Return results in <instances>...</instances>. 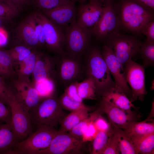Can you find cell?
Instances as JSON below:
<instances>
[{
	"label": "cell",
	"mask_w": 154,
	"mask_h": 154,
	"mask_svg": "<svg viewBox=\"0 0 154 154\" xmlns=\"http://www.w3.org/2000/svg\"><path fill=\"white\" fill-rule=\"evenodd\" d=\"M114 7L121 27L140 34L143 27L154 20V10L139 0H120Z\"/></svg>",
	"instance_id": "6da1fadb"
},
{
	"label": "cell",
	"mask_w": 154,
	"mask_h": 154,
	"mask_svg": "<svg viewBox=\"0 0 154 154\" xmlns=\"http://www.w3.org/2000/svg\"><path fill=\"white\" fill-rule=\"evenodd\" d=\"M86 78L89 76L94 80L96 92L101 93L115 82L112 79L106 63L98 47L90 45L83 56Z\"/></svg>",
	"instance_id": "7a4b0ae2"
},
{
	"label": "cell",
	"mask_w": 154,
	"mask_h": 154,
	"mask_svg": "<svg viewBox=\"0 0 154 154\" xmlns=\"http://www.w3.org/2000/svg\"><path fill=\"white\" fill-rule=\"evenodd\" d=\"M29 111L32 123L37 126L52 127L57 130L58 124L67 116L60 106L58 99L51 96L44 98Z\"/></svg>",
	"instance_id": "3957f363"
},
{
	"label": "cell",
	"mask_w": 154,
	"mask_h": 154,
	"mask_svg": "<svg viewBox=\"0 0 154 154\" xmlns=\"http://www.w3.org/2000/svg\"><path fill=\"white\" fill-rule=\"evenodd\" d=\"M8 96L11 114V123L21 141L33 133L32 123L28 110L19 98L14 89L8 87Z\"/></svg>",
	"instance_id": "277c9868"
},
{
	"label": "cell",
	"mask_w": 154,
	"mask_h": 154,
	"mask_svg": "<svg viewBox=\"0 0 154 154\" xmlns=\"http://www.w3.org/2000/svg\"><path fill=\"white\" fill-rule=\"evenodd\" d=\"M56 58V76L60 84L66 86L86 78L83 56L75 57L66 53Z\"/></svg>",
	"instance_id": "5b68a950"
},
{
	"label": "cell",
	"mask_w": 154,
	"mask_h": 154,
	"mask_svg": "<svg viewBox=\"0 0 154 154\" xmlns=\"http://www.w3.org/2000/svg\"><path fill=\"white\" fill-rule=\"evenodd\" d=\"M58 132V130L52 127L37 125L36 131L19 141L11 154H37L48 147Z\"/></svg>",
	"instance_id": "8992f818"
},
{
	"label": "cell",
	"mask_w": 154,
	"mask_h": 154,
	"mask_svg": "<svg viewBox=\"0 0 154 154\" xmlns=\"http://www.w3.org/2000/svg\"><path fill=\"white\" fill-rule=\"evenodd\" d=\"M64 50L70 55L82 57L90 45L92 29L79 27L76 20L71 23L65 29Z\"/></svg>",
	"instance_id": "52a82bcc"
},
{
	"label": "cell",
	"mask_w": 154,
	"mask_h": 154,
	"mask_svg": "<svg viewBox=\"0 0 154 154\" xmlns=\"http://www.w3.org/2000/svg\"><path fill=\"white\" fill-rule=\"evenodd\" d=\"M106 44L110 46L118 60L123 66L139 53L142 43L135 37L118 32L109 36Z\"/></svg>",
	"instance_id": "ba28073f"
},
{
	"label": "cell",
	"mask_w": 154,
	"mask_h": 154,
	"mask_svg": "<svg viewBox=\"0 0 154 154\" xmlns=\"http://www.w3.org/2000/svg\"><path fill=\"white\" fill-rule=\"evenodd\" d=\"M121 25L114 5L111 0L103 2V11L98 21L92 29L93 35L100 40H106L110 35L118 32Z\"/></svg>",
	"instance_id": "9c48e42d"
},
{
	"label": "cell",
	"mask_w": 154,
	"mask_h": 154,
	"mask_svg": "<svg viewBox=\"0 0 154 154\" xmlns=\"http://www.w3.org/2000/svg\"><path fill=\"white\" fill-rule=\"evenodd\" d=\"M84 143L82 139L76 138L68 132L58 131L48 147L37 154H82Z\"/></svg>",
	"instance_id": "30bf717a"
},
{
	"label": "cell",
	"mask_w": 154,
	"mask_h": 154,
	"mask_svg": "<svg viewBox=\"0 0 154 154\" xmlns=\"http://www.w3.org/2000/svg\"><path fill=\"white\" fill-rule=\"evenodd\" d=\"M42 25L45 44L51 50L60 55L65 53V36L64 31L50 20L41 11L33 14Z\"/></svg>",
	"instance_id": "8fae6325"
},
{
	"label": "cell",
	"mask_w": 154,
	"mask_h": 154,
	"mask_svg": "<svg viewBox=\"0 0 154 154\" xmlns=\"http://www.w3.org/2000/svg\"><path fill=\"white\" fill-rule=\"evenodd\" d=\"M126 81L131 88L132 96L134 100H143L147 94L145 84L144 67L131 60L124 65Z\"/></svg>",
	"instance_id": "7c38bea8"
},
{
	"label": "cell",
	"mask_w": 154,
	"mask_h": 154,
	"mask_svg": "<svg viewBox=\"0 0 154 154\" xmlns=\"http://www.w3.org/2000/svg\"><path fill=\"white\" fill-rule=\"evenodd\" d=\"M86 4H81L78 9L76 22L84 28L92 29L98 21L102 13V0H89Z\"/></svg>",
	"instance_id": "4fadbf2b"
},
{
	"label": "cell",
	"mask_w": 154,
	"mask_h": 154,
	"mask_svg": "<svg viewBox=\"0 0 154 154\" xmlns=\"http://www.w3.org/2000/svg\"><path fill=\"white\" fill-rule=\"evenodd\" d=\"M102 56L114 82L127 96H132L131 90L126 81L124 67L118 60L111 48L104 44L101 50Z\"/></svg>",
	"instance_id": "5bb4252c"
},
{
	"label": "cell",
	"mask_w": 154,
	"mask_h": 154,
	"mask_svg": "<svg viewBox=\"0 0 154 154\" xmlns=\"http://www.w3.org/2000/svg\"><path fill=\"white\" fill-rule=\"evenodd\" d=\"M76 1V0H72L69 3L50 10H41V11L64 31L71 23L76 20L77 11L75 4Z\"/></svg>",
	"instance_id": "9a60e30c"
},
{
	"label": "cell",
	"mask_w": 154,
	"mask_h": 154,
	"mask_svg": "<svg viewBox=\"0 0 154 154\" xmlns=\"http://www.w3.org/2000/svg\"><path fill=\"white\" fill-rule=\"evenodd\" d=\"M100 107L107 115L109 123L113 127L125 131L135 121L133 114H129L106 100L102 99Z\"/></svg>",
	"instance_id": "2e32d148"
},
{
	"label": "cell",
	"mask_w": 154,
	"mask_h": 154,
	"mask_svg": "<svg viewBox=\"0 0 154 154\" xmlns=\"http://www.w3.org/2000/svg\"><path fill=\"white\" fill-rule=\"evenodd\" d=\"M101 94L102 99L106 100L130 114H133L131 108L133 104L115 82L106 88Z\"/></svg>",
	"instance_id": "e0dca14e"
},
{
	"label": "cell",
	"mask_w": 154,
	"mask_h": 154,
	"mask_svg": "<svg viewBox=\"0 0 154 154\" xmlns=\"http://www.w3.org/2000/svg\"><path fill=\"white\" fill-rule=\"evenodd\" d=\"M26 80L20 81L15 86L17 96L28 110L37 106L42 99L35 87Z\"/></svg>",
	"instance_id": "ac0fdd59"
},
{
	"label": "cell",
	"mask_w": 154,
	"mask_h": 154,
	"mask_svg": "<svg viewBox=\"0 0 154 154\" xmlns=\"http://www.w3.org/2000/svg\"><path fill=\"white\" fill-rule=\"evenodd\" d=\"M11 123L0 122V154H11L20 141Z\"/></svg>",
	"instance_id": "d6986e66"
},
{
	"label": "cell",
	"mask_w": 154,
	"mask_h": 154,
	"mask_svg": "<svg viewBox=\"0 0 154 154\" xmlns=\"http://www.w3.org/2000/svg\"><path fill=\"white\" fill-rule=\"evenodd\" d=\"M56 60H52L47 56L41 54L39 56L36 62L33 73L36 82L42 81L47 78L52 79L51 75L56 76L54 66Z\"/></svg>",
	"instance_id": "ffe728a7"
},
{
	"label": "cell",
	"mask_w": 154,
	"mask_h": 154,
	"mask_svg": "<svg viewBox=\"0 0 154 154\" xmlns=\"http://www.w3.org/2000/svg\"><path fill=\"white\" fill-rule=\"evenodd\" d=\"M147 121L146 120L139 122L134 121L131 123L126 130L124 131L132 141L154 132V122Z\"/></svg>",
	"instance_id": "44dd1931"
},
{
	"label": "cell",
	"mask_w": 154,
	"mask_h": 154,
	"mask_svg": "<svg viewBox=\"0 0 154 154\" xmlns=\"http://www.w3.org/2000/svg\"><path fill=\"white\" fill-rule=\"evenodd\" d=\"M89 111L87 110L81 109L71 112L60 122L58 131L68 132L80 122L88 117Z\"/></svg>",
	"instance_id": "7402d4cb"
},
{
	"label": "cell",
	"mask_w": 154,
	"mask_h": 154,
	"mask_svg": "<svg viewBox=\"0 0 154 154\" xmlns=\"http://www.w3.org/2000/svg\"><path fill=\"white\" fill-rule=\"evenodd\" d=\"M16 36L21 41L30 46H34L40 43L35 30L25 21L17 27Z\"/></svg>",
	"instance_id": "603a6c76"
},
{
	"label": "cell",
	"mask_w": 154,
	"mask_h": 154,
	"mask_svg": "<svg viewBox=\"0 0 154 154\" xmlns=\"http://www.w3.org/2000/svg\"><path fill=\"white\" fill-rule=\"evenodd\" d=\"M113 128L117 135L120 153L122 154H138L133 143L124 131L119 128Z\"/></svg>",
	"instance_id": "cb8c5ba5"
},
{
	"label": "cell",
	"mask_w": 154,
	"mask_h": 154,
	"mask_svg": "<svg viewBox=\"0 0 154 154\" xmlns=\"http://www.w3.org/2000/svg\"><path fill=\"white\" fill-rule=\"evenodd\" d=\"M103 113L101 109L99 107L90 114L88 117L80 122L68 133L76 138L81 139L83 135L89 125L94 122L97 117Z\"/></svg>",
	"instance_id": "d4e9b609"
},
{
	"label": "cell",
	"mask_w": 154,
	"mask_h": 154,
	"mask_svg": "<svg viewBox=\"0 0 154 154\" xmlns=\"http://www.w3.org/2000/svg\"><path fill=\"white\" fill-rule=\"evenodd\" d=\"M77 90L79 96L83 100L96 99V88L95 81L92 77H87L81 82H79Z\"/></svg>",
	"instance_id": "484cf974"
},
{
	"label": "cell",
	"mask_w": 154,
	"mask_h": 154,
	"mask_svg": "<svg viewBox=\"0 0 154 154\" xmlns=\"http://www.w3.org/2000/svg\"><path fill=\"white\" fill-rule=\"evenodd\" d=\"M133 142L138 153L154 154V132L145 135Z\"/></svg>",
	"instance_id": "4316f807"
},
{
	"label": "cell",
	"mask_w": 154,
	"mask_h": 154,
	"mask_svg": "<svg viewBox=\"0 0 154 154\" xmlns=\"http://www.w3.org/2000/svg\"><path fill=\"white\" fill-rule=\"evenodd\" d=\"M139 53L143 62L144 67L153 66L154 63V41L146 40L142 43Z\"/></svg>",
	"instance_id": "83f0119b"
},
{
	"label": "cell",
	"mask_w": 154,
	"mask_h": 154,
	"mask_svg": "<svg viewBox=\"0 0 154 154\" xmlns=\"http://www.w3.org/2000/svg\"><path fill=\"white\" fill-rule=\"evenodd\" d=\"M113 132V128L107 132L98 131L92 141V148L91 153L102 154L108 143Z\"/></svg>",
	"instance_id": "f1b7e54d"
},
{
	"label": "cell",
	"mask_w": 154,
	"mask_h": 154,
	"mask_svg": "<svg viewBox=\"0 0 154 154\" xmlns=\"http://www.w3.org/2000/svg\"><path fill=\"white\" fill-rule=\"evenodd\" d=\"M58 99L60 104L63 109L71 112L81 109H86L89 111L91 110L90 107L84 104L82 102L72 99L64 92Z\"/></svg>",
	"instance_id": "f546056e"
},
{
	"label": "cell",
	"mask_w": 154,
	"mask_h": 154,
	"mask_svg": "<svg viewBox=\"0 0 154 154\" xmlns=\"http://www.w3.org/2000/svg\"><path fill=\"white\" fill-rule=\"evenodd\" d=\"M21 10L6 0H0V18L11 19L17 16Z\"/></svg>",
	"instance_id": "4dcf8cb0"
},
{
	"label": "cell",
	"mask_w": 154,
	"mask_h": 154,
	"mask_svg": "<svg viewBox=\"0 0 154 154\" xmlns=\"http://www.w3.org/2000/svg\"><path fill=\"white\" fill-rule=\"evenodd\" d=\"M35 87L42 99L51 96L54 90V82L50 78L36 82Z\"/></svg>",
	"instance_id": "1f68e13d"
},
{
	"label": "cell",
	"mask_w": 154,
	"mask_h": 154,
	"mask_svg": "<svg viewBox=\"0 0 154 154\" xmlns=\"http://www.w3.org/2000/svg\"><path fill=\"white\" fill-rule=\"evenodd\" d=\"M72 0H33L31 4L40 10H48L71 3Z\"/></svg>",
	"instance_id": "d6a6232c"
},
{
	"label": "cell",
	"mask_w": 154,
	"mask_h": 154,
	"mask_svg": "<svg viewBox=\"0 0 154 154\" xmlns=\"http://www.w3.org/2000/svg\"><path fill=\"white\" fill-rule=\"evenodd\" d=\"M12 59L7 52L0 50V76L7 77L12 73Z\"/></svg>",
	"instance_id": "836d02e7"
},
{
	"label": "cell",
	"mask_w": 154,
	"mask_h": 154,
	"mask_svg": "<svg viewBox=\"0 0 154 154\" xmlns=\"http://www.w3.org/2000/svg\"><path fill=\"white\" fill-rule=\"evenodd\" d=\"M25 21L35 30L40 43L42 45L46 44L44 28L41 23L34 17L33 14L29 16Z\"/></svg>",
	"instance_id": "e575fe53"
},
{
	"label": "cell",
	"mask_w": 154,
	"mask_h": 154,
	"mask_svg": "<svg viewBox=\"0 0 154 154\" xmlns=\"http://www.w3.org/2000/svg\"><path fill=\"white\" fill-rule=\"evenodd\" d=\"M38 56L32 53L21 61L20 72L22 74L29 75L33 73Z\"/></svg>",
	"instance_id": "d590c367"
},
{
	"label": "cell",
	"mask_w": 154,
	"mask_h": 154,
	"mask_svg": "<svg viewBox=\"0 0 154 154\" xmlns=\"http://www.w3.org/2000/svg\"><path fill=\"white\" fill-rule=\"evenodd\" d=\"M7 52L11 58H13L21 62L32 52L29 49L23 46H17Z\"/></svg>",
	"instance_id": "8d00e7d4"
},
{
	"label": "cell",
	"mask_w": 154,
	"mask_h": 154,
	"mask_svg": "<svg viewBox=\"0 0 154 154\" xmlns=\"http://www.w3.org/2000/svg\"><path fill=\"white\" fill-rule=\"evenodd\" d=\"M113 129V132L111 135L107 145L102 154H118L119 151L117 137V134Z\"/></svg>",
	"instance_id": "74e56055"
},
{
	"label": "cell",
	"mask_w": 154,
	"mask_h": 154,
	"mask_svg": "<svg viewBox=\"0 0 154 154\" xmlns=\"http://www.w3.org/2000/svg\"><path fill=\"white\" fill-rule=\"evenodd\" d=\"M79 82L72 83L66 87L64 92L72 99L79 102H82L83 100L79 96L77 90Z\"/></svg>",
	"instance_id": "f35d334b"
},
{
	"label": "cell",
	"mask_w": 154,
	"mask_h": 154,
	"mask_svg": "<svg viewBox=\"0 0 154 154\" xmlns=\"http://www.w3.org/2000/svg\"><path fill=\"white\" fill-rule=\"evenodd\" d=\"M11 114L10 107L0 101V122H11Z\"/></svg>",
	"instance_id": "ab89813d"
},
{
	"label": "cell",
	"mask_w": 154,
	"mask_h": 154,
	"mask_svg": "<svg viewBox=\"0 0 154 154\" xmlns=\"http://www.w3.org/2000/svg\"><path fill=\"white\" fill-rule=\"evenodd\" d=\"M98 131L107 132L112 129V125L101 116L97 117L94 122Z\"/></svg>",
	"instance_id": "60d3db41"
},
{
	"label": "cell",
	"mask_w": 154,
	"mask_h": 154,
	"mask_svg": "<svg viewBox=\"0 0 154 154\" xmlns=\"http://www.w3.org/2000/svg\"><path fill=\"white\" fill-rule=\"evenodd\" d=\"M98 132L94 122L91 123L81 138L82 141L84 143L93 141Z\"/></svg>",
	"instance_id": "b9f144b4"
},
{
	"label": "cell",
	"mask_w": 154,
	"mask_h": 154,
	"mask_svg": "<svg viewBox=\"0 0 154 154\" xmlns=\"http://www.w3.org/2000/svg\"><path fill=\"white\" fill-rule=\"evenodd\" d=\"M140 33L146 36L147 40L154 41V20L146 24L141 29Z\"/></svg>",
	"instance_id": "7bdbcfd3"
},
{
	"label": "cell",
	"mask_w": 154,
	"mask_h": 154,
	"mask_svg": "<svg viewBox=\"0 0 154 154\" xmlns=\"http://www.w3.org/2000/svg\"><path fill=\"white\" fill-rule=\"evenodd\" d=\"M8 87L0 76V101L9 106L8 96Z\"/></svg>",
	"instance_id": "ee69618b"
},
{
	"label": "cell",
	"mask_w": 154,
	"mask_h": 154,
	"mask_svg": "<svg viewBox=\"0 0 154 154\" xmlns=\"http://www.w3.org/2000/svg\"><path fill=\"white\" fill-rule=\"evenodd\" d=\"M15 6L22 9L28 5L31 4L33 0H6Z\"/></svg>",
	"instance_id": "f6af8a7d"
},
{
	"label": "cell",
	"mask_w": 154,
	"mask_h": 154,
	"mask_svg": "<svg viewBox=\"0 0 154 154\" xmlns=\"http://www.w3.org/2000/svg\"><path fill=\"white\" fill-rule=\"evenodd\" d=\"M8 40L7 34L2 28H0V46L6 44Z\"/></svg>",
	"instance_id": "bcb514c9"
},
{
	"label": "cell",
	"mask_w": 154,
	"mask_h": 154,
	"mask_svg": "<svg viewBox=\"0 0 154 154\" xmlns=\"http://www.w3.org/2000/svg\"><path fill=\"white\" fill-rule=\"evenodd\" d=\"M154 10V0H139Z\"/></svg>",
	"instance_id": "7dc6e473"
},
{
	"label": "cell",
	"mask_w": 154,
	"mask_h": 154,
	"mask_svg": "<svg viewBox=\"0 0 154 154\" xmlns=\"http://www.w3.org/2000/svg\"><path fill=\"white\" fill-rule=\"evenodd\" d=\"M5 20H6L0 18V28H2V27L3 24V22Z\"/></svg>",
	"instance_id": "c3c4849f"
},
{
	"label": "cell",
	"mask_w": 154,
	"mask_h": 154,
	"mask_svg": "<svg viewBox=\"0 0 154 154\" xmlns=\"http://www.w3.org/2000/svg\"><path fill=\"white\" fill-rule=\"evenodd\" d=\"M88 0H82V2L81 3V4L84 3L85 2Z\"/></svg>",
	"instance_id": "681fc988"
},
{
	"label": "cell",
	"mask_w": 154,
	"mask_h": 154,
	"mask_svg": "<svg viewBox=\"0 0 154 154\" xmlns=\"http://www.w3.org/2000/svg\"><path fill=\"white\" fill-rule=\"evenodd\" d=\"M77 1H79L80 3H81L82 0H76Z\"/></svg>",
	"instance_id": "f907efd6"
},
{
	"label": "cell",
	"mask_w": 154,
	"mask_h": 154,
	"mask_svg": "<svg viewBox=\"0 0 154 154\" xmlns=\"http://www.w3.org/2000/svg\"><path fill=\"white\" fill-rule=\"evenodd\" d=\"M103 1H106V0H102Z\"/></svg>",
	"instance_id": "816d5d0a"
}]
</instances>
